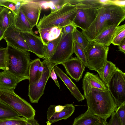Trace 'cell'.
I'll list each match as a JSON object with an SVG mask.
<instances>
[{
	"instance_id": "cell-1",
	"label": "cell",
	"mask_w": 125,
	"mask_h": 125,
	"mask_svg": "<svg viewBox=\"0 0 125 125\" xmlns=\"http://www.w3.org/2000/svg\"><path fill=\"white\" fill-rule=\"evenodd\" d=\"M125 18V7L112 4H104L99 8L96 17L90 26L81 32L88 42L93 40L105 28L119 26Z\"/></svg>"
},
{
	"instance_id": "cell-2",
	"label": "cell",
	"mask_w": 125,
	"mask_h": 125,
	"mask_svg": "<svg viewBox=\"0 0 125 125\" xmlns=\"http://www.w3.org/2000/svg\"><path fill=\"white\" fill-rule=\"evenodd\" d=\"M85 98L88 107L92 113L105 121L118 106L108 88L105 91L93 88Z\"/></svg>"
},
{
	"instance_id": "cell-3",
	"label": "cell",
	"mask_w": 125,
	"mask_h": 125,
	"mask_svg": "<svg viewBox=\"0 0 125 125\" xmlns=\"http://www.w3.org/2000/svg\"><path fill=\"white\" fill-rule=\"evenodd\" d=\"M6 70L15 76L19 82L29 80L30 61L29 52L21 50L7 43Z\"/></svg>"
},
{
	"instance_id": "cell-4",
	"label": "cell",
	"mask_w": 125,
	"mask_h": 125,
	"mask_svg": "<svg viewBox=\"0 0 125 125\" xmlns=\"http://www.w3.org/2000/svg\"><path fill=\"white\" fill-rule=\"evenodd\" d=\"M76 12L75 5L67 0V2L60 8L51 11L48 15H44L40 19L36 28L38 30L54 27L62 29L65 26L73 23Z\"/></svg>"
},
{
	"instance_id": "cell-5",
	"label": "cell",
	"mask_w": 125,
	"mask_h": 125,
	"mask_svg": "<svg viewBox=\"0 0 125 125\" xmlns=\"http://www.w3.org/2000/svg\"><path fill=\"white\" fill-rule=\"evenodd\" d=\"M74 5L77 9L73 23L77 28L82 31L87 29L95 19L98 9L103 5L99 0H69Z\"/></svg>"
},
{
	"instance_id": "cell-6",
	"label": "cell",
	"mask_w": 125,
	"mask_h": 125,
	"mask_svg": "<svg viewBox=\"0 0 125 125\" xmlns=\"http://www.w3.org/2000/svg\"><path fill=\"white\" fill-rule=\"evenodd\" d=\"M0 101L26 120L34 117V109L29 103L15 94L13 90L0 88Z\"/></svg>"
},
{
	"instance_id": "cell-7",
	"label": "cell",
	"mask_w": 125,
	"mask_h": 125,
	"mask_svg": "<svg viewBox=\"0 0 125 125\" xmlns=\"http://www.w3.org/2000/svg\"><path fill=\"white\" fill-rule=\"evenodd\" d=\"M109 46H105L92 41L89 42L84 53L87 63V67L91 70L100 73L107 60Z\"/></svg>"
},
{
	"instance_id": "cell-8",
	"label": "cell",
	"mask_w": 125,
	"mask_h": 125,
	"mask_svg": "<svg viewBox=\"0 0 125 125\" xmlns=\"http://www.w3.org/2000/svg\"><path fill=\"white\" fill-rule=\"evenodd\" d=\"M73 32L65 35L62 31L60 42L53 55L48 61L54 67L70 59L73 53Z\"/></svg>"
},
{
	"instance_id": "cell-9",
	"label": "cell",
	"mask_w": 125,
	"mask_h": 125,
	"mask_svg": "<svg viewBox=\"0 0 125 125\" xmlns=\"http://www.w3.org/2000/svg\"><path fill=\"white\" fill-rule=\"evenodd\" d=\"M42 62L44 68L40 78L37 82L29 86L28 96L32 103H37L44 94L45 86L50 78L51 71L54 67L47 61L44 60Z\"/></svg>"
},
{
	"instance_id": "cell-10",
	"label": "cell",
	"mask_w": 125,
	"mask_h": 125,
	"mask_svg": "<svg viewBox=\"0 0 125 125\" xmlns=\"http://www.w3.org/2000/svg\"><path fill=\"white\" fill-rule=\"evenodd\" d=\"M118 106L125 102V73L118 67L107 87Z\"/></svg>"
},
{
	"instance_id": "cell-11",
	"label": "cell",
	"mask_w": 125,
	"mask_h": 125,
	"mask_svg": "<svg viewBox=\"0 0 125 125\" xmlns=\"http://www.w3.org/2000/svg\"><path fill=\"white\" fill-rule=\"evenodd\" d=\"M75 107L73 104H67L64 105H50L47 112V125L67 119L73 113Z\"/></svg>"
},
{
	"instance_id": "cell-12",
	"label": "cell",
	"mask_w": 125,
	"mask_h": 125,
	"mask_svg": "<svg viewBox=\"0 0 125 125\" xmlns=\"http://www.w3.org/2000/svg\"><path fill=\"white\" fill-rule=\"evenodd\" d=\"M20 9L33 29L39 21L42 9L41 2L37 0H24Z\"/></svg>"
},
{
	"instance_id": "cell-13",
	"label": "cell",
	"mask_w": 125,
	"mask_h": 125,
	"mask_svg": "<svg viewBox=\"0 0 125 125\" xmlns=\"http://www.w3.org/2000/svg\"><path fill=\"white\" fill-rule=\"evenodd\" d=\"M3 39L13 47L22 50L30 52L22 32L12 25L5 32Z\"/></svg>"
},
{
	"instance_id": "cell-14",
	"label": "cell",
	"mask_w": 125,
	"mask_h": 125,
	"mask_svg": "<svg viewBox=\"0 0 125 125\" xmlns=\"http://www.w3.org/2000/svg\"><path fill=\"white\" fill-rule=\"evenodd\" d=\"M67 74L76 82L82 78L86 66L78 57L72 58L62 63Z\"/></svg>"
},
{
	"instance_id": "cell-15",
	"label": "cell",
	"mask_w": 125,
	"mask_h": 125,
	"mask_svg": "<svg viewBox=\"0 0 125 125\" xmlns=\"http://www.w3.org/2000/svg\"><path fill=\"white\" fill-rule=\"evenodd\" d=\"M95 88L105 91L107 87L98 74L89 72L85 73L82 80V88L85 98L87 97L90 90Z\"/></svg>"
},
{
	"instance_id": "cell-16",
	"label": "cell",
	"mask_w": 125,
	"mask_h": 125,
	"mask_svg": "<svg viewBox=\"0 0 125 125\" xmlns=\"http://www.w3.org/2000/svg\"><path fill=\"white\" fill-rule=\"evenodd\" d=\"M22 33L30 52L34 53L39 58L44 60V44L40 38L33 32H22Z\"/></svg>"
},
{
	"instance_id": "cell-17",
	"label": "cell",
	"mask_w": 125,
	"mask_h": 125,
	"mask_svg": "<svg viewBox=\"0 0 125 125\" xmlns=\"http://www.w3.org/2000/svg\"><path fill=\"white\" fill-rule=\"evenodd\" d=\"M56 73L66 86L72 94L79 102L85 99L76 85L63 71L57 65L54 67Z\"/></svg>"
},
{
	"instance_id": "cell-18",
	"label": "cell",
	"mask_w": 125,
	"mask_h": 125,
	"mask_svg": "<svg viewBox=\"0 0 125 125\" xmlns=\"http://www.w3.org/2000/svg\"><path fill=\"white\" fill-rule=\"evenodd\" d=\"M102 119L94 115L88 107L84 113L74 119L72 125H95Z\"/></svg>"
},
{
	"instance_id": "cell-19",
	"label": "cell",
	"mask_w": 125,
	"mask_h": 125,
	"mask_svg": "<svg viewBox=\"0 0 125 125\" xmlns=\"http://www.w3.org/2000/svg\"><path fill=\"white\" fill-rule=\"evenodd\" d=\"M117 27L115 25L107 28L100 32L92 40L103 45L109 46Z\"/></svg>"
},
{
	"instance_id": "cell-20",
	"label": "cell",
	"mask_w": 125,
	"mask_h": 125,
	"mask_svg": "<svg viewBox=\"0 0 125 125\" xmlns=\"http://www.w3.org/2000/svg\"><path fill=\"white\" fill-rule=\"evenodd\" d=\"M19 83L18 79L10 72L6 70L0 72V88L14 90Z\"/></svg>"
},
{
	"instance_id": "cell-21",
	"label": "cell",
	"mask_w": 125,
	"mask_h": 125,
	"mask_svg": "<svg viewBox=\"0 0 125 125\" xmlns=\"http://www.w3.org/2000/svg\"><path fill=\"white\" fill-rule=\"evenodd\" d=\"M13 25L21 32H33V29L20 8L17 15L14 18Z\"/></svg>"
},
{
	"instance_id": "cell-22",
	"label": "cell",
	"mask_w": 125,
	"mask_h": 125,
	"mask_svg": "<svg viewBox=\"0 0 125 125\" xmlns=\"http://www.w3.org/2000/svg\"><path fill=\"white\" fill-rule=\"evenodd\" d=\"M14 18L10 9L3 7L0 11V28L4 33L8 28L13 25Z\"/></svg>"
},
{
	"instance_id": "cell-23",
	"label": "cell",
	"mask_w": 125,
	"mask_h": 125,
	"mask_svg": "<svg viewBox=\"0 0 125 125\" xmlns=\"http://www.w3.org/2000/svg\"><path fill=\"white\" fill-rule=\"evenodd\" d=\"M117 68L115 64L107 60L104 64L99 76L107 87L111 79Z\"/></svg>"
},
{
	"instance_id": "cell-24",
	"label": "cell",
	"mask_w": 125,
	"mask_h": 125,
	"mask_svg": "<svg viewBox=\"0 0 125 125\" xmlns=\"http://www.w3.org/2000/svg\"><path fill=\"white\" fill-rule=\"evenodd\" d=\"M42 64L39 58L36 59L31 62L29 71V85L35 83L40 79L41 75L40 73L39 68Z\"/></svg>"
},
{
	"instance_id": "cell-25",
	"label": "cell",
	"mask_w": 125,
	"mask_h": 125,
	"mask_svg": "<svg viewBox=\"0 0 125 125\" xmlns=\"http://www.w3.org/2000/svg\"><path fill=\"white\" fill-rule=\"evenodd\" d=\"M62 31L58 37L47 42L44 45V51L45 60L48 61L55 52L61 40Z\"/></svg>"
},
{
	"instance_id": "cell-26",
	"label": "cell",
	"mask_w": 125,
	"mask_h": 125,
	"mask_svg": "<svg viewBox=\"0 0 125 125\" xmlns=\"http://www.w3.org/2000/svg\"><path fill=\"white\" fill-rule=\"evenodd\" d=\"M23 0H0V6L10 9L14 17L17 15Z\"/></svg>"
},
{
	"instance_id": "cell-27",
	"label": "cell",
	"mask_w": 125,
	"mask_h": 125,
	"mask_svg": "<svg viewBox=\"0 0 125 125\" xmlns=\"http://www.w3.org/2000/svg\"><path fill=\"white\" fill-rule=\"evenodd\" d=\"M20 116L9 106L0 101V120Z\"/></svg>"
},
{
	"instance_id": "cell-28",
	"label": "cell",
	"mask_w": 125,
	"mask_h": 125,
	"mask_svg": "<svg viewBox=\"0 0 125 125\" xmlns=\"http://www.w3.org/2000/svg\"><path fill=\"white\" fill-rule=\"evenodd\" d=\"M125 38V24L117 27L114 33L111 43L119 46Z\"/></svg>"
},
{
	"instance_id": "cell-29",
	"label": "cell",
	"mask_w": 125,
	"mask_h": 125,
	"mask_svg": "<svg viewBox=\"0 0 125 125\" xmlns=\"http://www.w3.org/2000/svg\"><path fill=\"white\" fill-rule=\"evenodd\" d=\"M73 38L74 41L78 44L84 52L89 42L81 32L78 30L76 28L75 29L73 32Z\"/></svg>"
},
{
	"instance_id": "cell-30",
	"label": "cell",
	"mask_w": 125,
	"mask_h": 125,
	"mask_svg": "<svg viewBox=\"0 0 125 125\" xmlns=\"http://www.w3.org/2000/svg\"><path fill=\"white\" fill-rule=\"evenodd\" d=\"M27 120L19 117L0 120V125H26Z\"/></svg>"
},
{
	"instance_id": "cell-31",
	"label": "cell",
	"mask_w": 125,
	"mask_h": 125,
	"mask_svg": "<svg viewBox=\"0 0 125 125\" xmlns=\"http://www.w3.org/2000/svg\"><path fill=\"white\" fill-rule=\"evenodd\" d=\"M73 53L87 67L86 60L84 52L78 44L74 41L73 43Z\"/></svg>"
},
{
	"instance_id": "cell-32",
	"label": "cell",
	"mask_w": 125,
	"mask_h": 125,
	"mask_svg": "<svg viewBox=\"0 0 125 125\" xmlns=\"http://www.w3.org/2000/svg\"><path fill=\"white\" fill-rule=\"evenodd\" d=\"M115 112L119 117L121 125H125V102L118 106Z\"/></svg>"
},
{
	"instance_id": "cell-33",
	"label": "cell",
	"mask_w": 125,
	"mask_h": 125,
	"mask_svg": "<svg viewBox=\"0 0 125 125\" xmlns=\"http://www.w3.org/2000/svg\"><path fill=\"white\" fill-rule=\"evenodd\" d=\"M7 48L0 47V69L5 70L6 65V59Z\"/></svg>"
},
{
	"instance_id": "cell-34",
	"label": "cell",
	"mask_w": 125,
	"mask_h": 125,
	"mask_svg": "<svg viewBox=\"0 0 125 125\" xmlns=\"http://www.w3.org/2000/svg\"><path fill=\"white\" fill-rule=\"evenodd\" d=\"M111 116L107 125H121L119 117L115 112L112 114Z\"/></svg>"
},
{
	"instance_id": "cell-35",
	"label": "cell",
	"mask_w": 125,
	"mask_h": 125,
	"mask_svg": "<svg viewBox=\"0 0 125 125\" xmlns=\"http://www.w3.org/2000/svg\"><path fill=\"white\" fill-rule=\"evenodd\" d=\"M76 28L73 23H70L63 27L62 31L65 35L73 32L75 29Z\"/></svg>"
},
{
	"instance_id": "cell-36",
	"label": "cell",
	"mask_w": 125,
	"mask_h": 125,
	"mask_svg": "<svg viewBox=\"0 0 125 125\" xmlns=\"http://www.w3.org/2000/svg\"><path fill=\"white\" fill-rule=\"evenodd\" d=\"M50 77H51L54 81L57 86L60 89V85L57 79V76L54 69V67L52 68L51 71Z\"/></svg>"
},
{
	"instance_id": "cell-37",
	"label": "cell",
	"mask_w": 125,
	"mask_h": 125,
	"mask_svg": "<svg viewBox=\"0 0 125 125\" xmlns=\"http://www.w3.org/2000/svg\"><path fill=\"white\" fill-rule=\"evenodd\" d=\"M109 4H114L121 7H125V0H110Z\"/></svg>"
},
{
	"instance_id": "cell-38",
	"label": "cell",
	"mask_w": 125,
	"mask_h": 125,
	"mask_svg": "<svg viewBox=\"0 0 125 125\" xmlns=\"http://www.w3.org/2000/svg\"><path fill=\"white\" fill-rule=\"evenodd\" d=\"M26 125H40L34 119V117L27 120Z\"/></svg>"
},
{
	"instance_id": "cell-39",
	"label": "cell",
	"mask_w": 125,
	"mask_h": 125,
	"mask_svg": "<svg viewBox=\"0 0 125 125\" xmlns=\"http://www.w3.org/2000/svg\"><path fill=\"white\" fill-rule=\"evenodd\" d=\"M119 51L121 52L124 54L125 53V39L118 46Z\"/></svg>"
},
{
	"instance_id": "cell-40",
	"label": "cell",
	"mask_w": 125,
	"mask_h": 125,
	"mask_svg": "<svg viewBox=\"0 0 125 125\" xmlns=\"http://www.w3.org/2000/svg\"><path fill=\"white\" fill-rule=\"evenodd\" d=\"M107 122L103 119H102L100 122L95 125H107Z\"/></svg>"
},
{
	"instance_id": "cell-41",
	"label": "cell",
	"mask_w": 125,
	"mask_h": 125,
	"mask_svg": "<svg viewBox=\"0 0 125 125\" xmlns=\"http://www.w3.org/2000/svg\"><path fill=\"white\" fill-rule=\"evenodd\" d=\"M4 33L0 28V42L3 39Z\"/></svg>"
},
{
	"instance_id": "cell-42",
	"label": "cell",
	"mask_w": 125,
	"mask_h": 125,
	"mask_svg": "<svg viewBox=\"0 0 125 125\" xmlns=\"http://www.w3.org/2000/svg\"><path fill=\"white\" fill-rule=\"evenodd\" d=\"M3 7L0 6V11L3 8Z\"/></svg>"
},
{
	"instance_id": "cell-43",
	"label": "cell",
	"mask_w": 125,
	"mask_h": 125,
	"mask_svg": "<svg viewBox=\"0 0 125 125\" xmlns=\"http://www.w3.org/2000/svg\"></svg>"
}]
</instances>
